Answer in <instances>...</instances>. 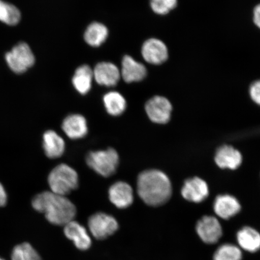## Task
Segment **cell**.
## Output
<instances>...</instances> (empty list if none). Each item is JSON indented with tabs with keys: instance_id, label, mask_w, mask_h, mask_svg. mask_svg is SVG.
Instances as JSON below:
<instances>
[{
	"instance_id": "cell-11",
	"label": "cell",
	"mask_w": 260,
	"mask_h": 260,
	"mask_svg": "<svg viewBox=\"0 0 260 260\" xmlns=\"http://www.w3.org/2000/svg\"><path fill=\"white\" fill-rule=\"evenodd\" d=\"M209 193L206 182L198 177L188 179L181 189V194L184 199L196 203L206 200Z\"/></svg>"
},
{
	"instance_id": "cell-26",
	"label": "cell",
	"mask_w": 260,
	"mask_h": 260,
	"mask_svg": "<svg viewBox=\"0 0 260 260\" xmlns=\"http://www.w3.org/2000/svg\"><path fill=\"white\" fill-rule=\"evenodd\" d=\"M178 0H150L151 8L155 14L165 15L177 7Z\"/></svg>"
},
{
	"instance_id": "cell-13",
	"label": "cell",
	"mask_w": 260,
	"mask_h": 260,
	"mask_svg": "<svg viewBox=\"0 0 260 260\" xmlns=\"http://www.w3.org/2000/svg\"><path fill=\"white\" fill-rule=\"evenodd\" d=\"M147 70L144 64L126 55L122 60L121 76L126 83L138 82L145 79Z\"/></svg>"
},
{
	"instance_id": "cell-17",
	"label": "cell",
	"mask_w": 260,
	"mask_h": 260,
	"mask_svg": "<svg viewBox=\"0 0 260 260\" xmlns=\"http://www.w3.org/2000/svg\"><path fill=\"white\" fill-rule=\"evenodd\" d=\"M214 160L220 168L236 170L242 164V156L233 146L223 145L217 149Z\"/></svg>"
},
{
	"instance_id": "cell-5",
	"label": "cell",
	"mask_w": 260,
	"mask_h": 260,
	"mask_svg": "<svg viewBox=\"0 0 260 260\" xmlns=\"http://www.w3.org/2000/svg\"><path fill=\"white\" fill-rule=\"evenodd\" d=\"M6 60L14 72L21 74L25 72L34 64L35 58L30 47L22 42L6 54Z\"/></svg>"
},
{
	"instance_id": "cell-23",
	"label": "cell",
	"mask_w": 260,
	"mask_h": 260,
	"mask_svg": "<svg viewBox=\"0 0 260 260\" xmlns=\"http://www.w3.org/2000/svg\"><path fill=\"white\" fill-rule=\"evenodd\" d=\"M242 250L232 243H224L216 250L213 260H242Z\"/></svg>"
},
{
	"instance_id": "cell-18",
	"label": "cell",
	"mask_w": 260,
	"mask_h": 260,
	"mask_svg": "<svg viewBox=\"0 0 260 260\" xmlns=\"http://www.w3.org/2000/svg\"><path fill=\"white\" fill-rule=\"evenodd\" d=\"M238 246L242 250L255 253L260 250V233L251 226H244L237 233Z\"/></svg>"
},
{
	"instance_id": "cell-1",
	"label": "cell",
	"mask_w": 260,
	"mask_h": 260,
	"mask_svg": "<svg viewBox=\"0 0 260 260\" xmlns=\"http://www.w3.org/2000/svg\"><path fill=\"white\" fill-rule=\"evenodd\" d=\"M32 206L39 212L44 213L52 224L64 226L74 220L77 209L74 204L65 196L53 191L38 194L32 201Z\"/></svg>"
},
{
	"instance_id": "cell-12",
	"label": "cell",
	"mask_w": 260,
	"mask_h": 260,
	"mask_svg": "<svg viewBox=\"0 0 260 260\" xmlns=\"http://www.w3.org/2000/svg\"><path fill=\"white\" fill-rule=\"evenodd\" d=\"M109 197L111 203L121 209L128 208L134 201L132 187L123 181L116 182L110 187Z\"/></svg>"
},
{
	"instance_id": "cell-24",
	"label": "cell",
	"mask_w": 260,
	"mask_h": 260,
	"mask_svg": "<svg viewBox=\"0 0 260 260\" xmlns=\"http://www.w3.org/2000/svg\"><path fill=\"white\" fill-rule=\"evenodd\" d=\"M20 19V12L15 6L0 0V21L10 25H15Z\"/></svg>"
},
{
	"instance_id": "cell-22",
	"label": "cell",
	"mask_w": 260,
	"mask_h": 260,
	"mask_svg": "<svg viewBox=\"0 0 260 260\" xmlns=\"http://www.w3.org/2000/svg\"><path fill=\"white\" fill-rule=\"evenodd\" d=\"M103 102L107 113L113 116L121 115L126 109V102L124 97L116 91L106 93L104 96Z\"/></svg>"
},
{
	"instance_id": "cell-7",
	"label": "cell",
	"mask_w": 260,
	"mask_h": 260,
	"mask_svg": "<svg viewBox=\"0 0 260 260\" xmlns=\"http://www.w3.org/2000/svg\"><path fill=\"white\" fill-rule=\"evenodd\" d=\"M145 110L152 122L164 124L170 121L172 106L167 98L155 96L146 102Z\"/></svg>"
},
{
	"instance_id": "cell-10",
	"label": "cell",
	"mask_w": 260,
	"mask_h": 260,
	"mask_svg": "<svg viewBox=\"0 0 260 260\" xmlns=\"http://www.w3.org/2000/svg\"><path fill=\"white\" fill-rule=\"evenodd\" d=\"M93 79L100 85L113 87L119 82L121 71L115 64L111 62L98 63L93 70Z\"/></svg>"
},
{
	"instance_id": "cell-29",
	"label": "cell",
	"mask_w": 260,
	"mask_h": 260,
	"mask_svg": "<svg viewBox=\"0 0 260 260\" xmlns=\"http://www.w3.org/2000/svg\"><path fill=\"white\" fill-rule=\"evenodd\" d=\"M7 203V194L2 184L0 183V207L5 206Z\"/></svg>"
},
{
	"instance_id": "cell-19",
	"label": "cell",
	"mask_w": 260,
	"mask_h": 260,
	"mask_svg": "<svg viewBox=\"0 0 260 260\" xmlns=\"http://www.w3.org/2000/svg\"><path fill=\"white\" fill-rule=\"evenodd\" d=\"M43 146L45 154L50 158L61 157L65 150L64 140L56 132L48 130L43 136Z\"/></svg>"
},
{
	"instance_id": "cell-6",
	"label": "cell",
	"mask_w": 260,
	"mask_h": 260,
	"mask_svg": "<svg viewBox=\"0 0 260 260\" xmlns=\"http://www.w3.org/2000/svg\"><path fill=\"white\" fill-rule=\"evenodd\" d=\"M90 232L95 239H105L113 235L119 228L118 222L112 216L105 213H97L89 217Z\"/></svg>"
},
{
	"instance_id": "cell-16",
	"label": "cell",
	"mask_w": 260,
	"mask_h": 260,
	"mask_svg": "<svg viewBox=\"0 0 260 260\" xmlns=\"http://www.w3.org/2000/svg\"><path fill=\"white\" fill-rule=\"evenodd\" d=\"M61 127L68 137L74 140L85 137L88 132L86 119L79 114L68 116Z\"/></svg>"
},
{
	"instance_id": "cell-4",
	"label": "cell",
	"mask_w": 260,
	"mask_h": 260,
	"mask_svg": "<svg viewBox=\"0 0 260 260\" xmlns=\"http://www.w3.org/2000/svg\"><path fill=\"white\" fill-rule=\"evenodd\" d=\"M119 162L118 152L111 148L106 150L90 152L86 157L87 165L104 177H109L115 174Z\"/></svg>"
},
{
	"instance_id": "cell-9",
	"label": "cell",
	"mask_w": 260,
	"mask_h": 260,
	"mask_svg": "<svg viewBox=\"0 0 260 260\" xmlns=\"http://www.w3.org/2000/svg\"><path fill=\"white\" fill-rule=\"evenodd\" d=\"M142 56L148 63L158 65L165 62L169 56L168 49L164 42L156 38L149 39L142 47Z\"/></svg>"
},
{
	"instance_id": "cell-2",
	"label": "cell",
	"mask_w": 260,
	"mask_h": 260,
	"mask_svg": "<svg viewBox=\"0 0 260 260\" xmlns=\"http://www.w3.org/2000/svg\"><path fill=\"white\" fill-rule=\"evenodd\" d=\"M138 193L148 206L157 207L167 203L172 194V185L167 175L156 170H146L139 174Z\"/></svg>"
},
{
	"instance_id": "cell-8",
	"label": "cell",
	"mask_w": 260,
	"mask_h": 260,
	"mask_svg": "<svg viewBox=\"0 0 260 260\" xmlns=\"http://www.w3.org/2000/svg\"><path fill=\"white\" fill-rule=\"evenodd\" d=\"M196 232L200 239L208 245L218 242L223 235L219 220L211 216H205L198 221Z\"/></svg>"
},
{
	"instance_id": "cell-30",
	"label": "cell",
	"mask_w": 260,
	"mask_h": 260,
	"mask_svg": "<svg viewBox=\"0 0 260 260\" xmlns=\"http://www.w3.org/2000/svg\"><path fill=\"white\" fill-rule=\"evenodd\" d=\"M0 260H5V259L2 258V257H0Z\"/></svg>"
},
{
	"instance_id": "cell-3",
	"label": "cell",
	"mask_w": 260,
	"mask_h": 260,
	"mask_svg": "<svg viewBox=\"0 0 260 260\" xmlns=\"http://www.w3.org/2000/svg\"><path fill=\"white\" fill-rule=\"evenodd\" d=\"M48 180L51 191L65 197L76 189L79 185L77 172L64 164L57 166L51 171Z\"/></svg>"
},
{
	"instance_id": "cell-14",
	"label": "cell",
	"mask_w": 260,
	"mask_h": 260,
	"mask_svg": "<svg viewBox=\"0 0 260 260\" xmlns=\"http://www.w3.org/2000/svg\"><path fill=\"white\" fill-rule=\"evenodd\" d=\"M64 226L65 236L72 240L78 249L85 251L90 248L92 241L85 228L75 220L71 221Z\"/></svg>"
},
{
	"instance_id": "cell-21",
	"label": "cell",
	"mask_w": 260,
	"mask_h": 260,
	"mask_svg": "<svg viewBox=\"0 0 260 260\" xmlns=\"http://www.w3.org/2000/svg\"><path fill=\"white\" fill-rule=\"evenodd\" d=\"M109 35L106 26L100 22H93L86 28L84 34V41L91 47H98L105 42Z\"/></svg>"
},
{
	"instance_id": "cell-20",
	"label": "cell",
	"mask_w": 260,
	"mask_h": 260,
	"mask_svg": "<svg viewBox=\"0 0 260 260\" xmlns=\"http://www.w3.org/2000/svg\"><path fill=\"white\" fill-rule=\"evenodd\" d=\"M93 79V70L87 64L81 65L75 71L73 84L78 92L86 95L92 87Z\"/></svg>"
},
{
	"instance_id": "cell-15",
	"label": "cell",
	"mask_w": 260,
	"mask_h": 260,
	"mask_svg": "<svg viewBox=\"0 0 260 260\" xmlns=\"http://www.w3.org/2000/svg\"><path fill=\"white\" fill-rule=\"evenodd\" d=\"M214 213L223 219L228 220L235 216L241 210V206L236 198L229 194L219 195L213 205Z\"/></svg>"
},
{
	"instance_id": "cell-27",
	"label": "cell",
	"mask_w": 260,
	"mask_h": 260,
	"mask_svg": "<svg viewBox=\"0 0 260 260\" xmlns=\"http://www.w3.org/2000/svg\"><path fill=\"white\" fill-rule=\"evenodd\" d=\"M249 94L253 102L260 106V80L251 84L249 87Z\"/></svg>"
},
{
	"instance_id": "cell-28",
	"label": "cell",
	"mask_w": 260,
	"mask_h": 260,
	"mask_svg": "<svg viewBox=\"0 0 260 260\" xmlns=\"http://www.w3.org/2000/svg\"><path fill=\"white\" fill-rule=\"evenodd\" d=\"M253 21L256 27L260 29V3L253 9Z\"/></svg>"
},
{
	"instance_id": "cell-25",
	"label": "cell",
	"mask_w": 260,
	"mask_h": 260,
	"mask_svg": "<svg viewBox=\"0 0 260 260\" xmlns=\"http://www.w3.org/2000/svg\"><path fill=\"white\" fill-rule=\"evenodd\" d=\"M12 260H41V256L30 243L16 246L12 252Z\"/></svg>"
}]
</instances>
